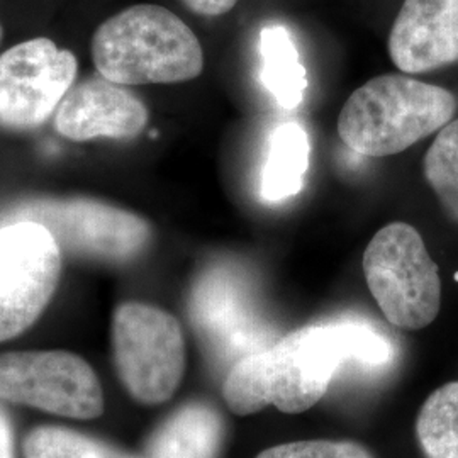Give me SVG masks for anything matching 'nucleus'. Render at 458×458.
Returning a JSON list of instances; mask_svg holds the SVG:
<instances>
[{
  "instance_id": "nucleus-17",
  "label": "nucleus",
  "mask_w": 458,
  "mask_h": 458,
  "mask_svg": "<svg viewBox=\"0 0 458 458\" xmlns=\"http://www.w3.org/2000/svg\"><path fill=\"white\" fill-rule=\"evenodd\" d=\"M423 174L443 209L458 223V119L442 128L428 148Z\"/></svg>"
},
{
  "instance_id": "nucleus-20",
  "label": "nucleus",
  "mask_w": 458,
  "mask_h": 458,
  "mask_svg": "<svg viewBox=\"0 0 458 458\" xmlns=\"http://www.w3.org/2000/svg\"><path fill=\"white\" fill-rule=\"evenodd\" d=\"M192 13L199 16L216 17L229 13L238 0H182Z\"/></svg>"
},
{
  "instance_id": "nucleus-10",
  "label": "nucleus",
  "mask_w": 458,
  "mask_h": 458,
  "mask_svg": "<svg viewBox=\"0 0 458 458\" xmlns=\"http://www.w3.org/2000/svg\"><path fill=\"white\" fill-rule=\"evenodd\" d=\"M77 75L72 51L48 38L16 45L0 56V124L33 130L62 104Z\"/></svg>"
},
{
  "instance_id": "nucleus-15",
  "label": "nucleus",
  "mask_w": 458,
  "mask_h": 458,
  "mask_svg": "<svg viewBox=\"0 0 458 458\" xmlns=\"http://www.w3.org/2000/svg\"><path fill=\"white\" fill-rule=\"evenodd\" d=\"M260 55L265 87L282 107L294 109L302 102L308 77L289 31L282 26L265 28L260 34Z\"/></svg>"
},
{
  "instance_id": "nucleus-14",
  "label": "nucleus",
  "mask_w": 458,
  "mask_h": 458,
  "mask_svg": "<svg viewBox=\"0 0 458 458\" xmlns=\"http://www.w3.org/2000/svg\"><path fill=\"white\" fill-rule=\"evenodd\" d=\"M310 166V140L295 124H282L272 134L270 153L262 175V196L267 200H282L295 196L304 185Z\"/></svg>"
},
{
  "instance_id": "nucleus-2",
  "label": "nucleus",
  "mask_w": 458,
  "mask_h": 458,
  "mask_svg": "<svg viewBox=\"0 0 458 458\" xmlns=\"http://www.w3.org/2000/svg\"><path fill=\"white\" fill-rule=\"evenodd\" d=\"M92 56L98 73L119 85L189 82L204 70L194 31L155 4L131 5L104 21L92 39Z\"/></svg>"
},
{
  "instance_id": "nucleus-19",
  "label": "nucleus",
  "mask_w": 458,
  "mask_h": 458,
  "mask_svg": "<svg viewBox=\"0 0 458 458\" xmlns=\"http://www.w3.org/2000/svg\"><path fill=\"white\" fill-rule=\"evenodd\" d=\"M257 458H374V455L357 442L306 440L270 446Z\"/></svg>"
},
{
  "instance_id": "nucleus-9",
  "label": "nucleus",
  "mask_w": 458,
  "mask_h": 458,
  "mask_svg": "<svg viewBox=\"0 0 458 458\" xmlns=\"http://www.w3.org/2000/svg\"><path fill=\"white\" fill-rule=\"evenodd\" d=\"M0 397L77 420L104 412L98 376L87 361L66 352L0 355Z\"/></svg>"
},
{
  "instance_id": "nucleus-4",
  "label": "nucleus",
  "mask_w": 458,
  "mask_h": 458,
  "mask_svg": "<svg viewBox=\"0 0 458 458\" xmlns=\"http://www.w3.org/2000/svg\"><path fill=\"white\" fill-rule=\"evenodd\" d=\"M363 276L394 327L418 331L437 319L442 304L438 265L414 226L397 221L378 229L363 253Z\"/></svg>"
},
{
  "instance_id": "nucleus-12",
  "label": "nucleus",
  "mask_w": 458,
  "mask_h": 458,
  "mask_svg": "<svg viewBox=\"0 0 458 458\" xmlns=\"http://www.w3.org/2000/svg\"><path fill=\"white\" fill-rule=\"evenodd\" d=\"M147 106L124 85L107 79H89L70 89L56 114V130L68 140H126L145 131Z\"/></svg>"
},
{
  "instance_id": "nucleus-3",
  "label": "nucleus",
  "mask_w": 458,
  "mask_h": 458,
  "mask_svg": "<svg viewBox=\"0 0 458 458\" xmlns=\"http://www.w3.org/2000/svg\"><path fill=\"white\" fill-rule=\"evenodd\" d=\"M457 109V98L443 87L408 75H380L346 98L338 134L361 157H393L440 131Z\"/></svg>"
},
{
  "instance_id": "nucleus-6",
  "label": "nucleus",
  "mask_w": 458,
  "mask_h": 458,
  "mask_svg": "<svg viewBox=\"0 0 458 458\" xmlns=\"http://www.w3.org/2000/svg\"><path fill=\"white\" fill-rule=\"evenodd\" d=\"M13 219L38 223L60 250L104 262H131L153 238L141 216L92 199H36L21 204Z\"/></svg>"
},
{
  "instance_id": "nucleus-13",
  "label": "nucleus",
  "mask_w": 458,
  "mask_h": 458,
  "mask_svg": "<svg viewBox=\"0 0 458 458\" xmlns=\"http://www.w3.org/2000/svg\"><path fill=\"white\" fill-rule=\"evenodd\" d=\"M225 435L223 416L213 406L191 403L155 429L145 458H219Z\"/></svg>"
},
{
  "instance_id": "nucleus-18",
  "label": "nucleus",
  "mask_w": 458,
  "mask_h": 458,
  "mask_svg": "<svg viewBox=\"0 0 458 458\" xmlns=\"http://www.w3.org/2000/svg\"><path fill=\"white\" fill-rule=\"evenodd\" d=\"M24 452L26 458H134L96 438L53 426L34 429Z\"/></svg>"
},
{
  "instance_id": "nucleus-22",
  "label": "nucleus",
  "mask_w": 458,
  "mask_h": 458,
  "mask_svg": "<svg viewBox=\"0 0 458 458\" xmlns=\"http://www.w3.org/2000/svg\"><path fill=\"white\" fill-rule=\"evenodd\" d=\"M0 41H2V26H0Z\"/></svg>"
},
{
  "instance_id": "nucleus-1",
  "label": "nucleus",
  "mask_w": 458,
  "mask_h": 458,
  "mask_svg": "<svg viewBox=\"0 0 458 458\" xmlns=\"http://www.w3.org/2000/svg\"><path fill=\"white\" fill-rule=\"evenodd\" d=\"M394 359L391 340L365 321L311 325L236 361L225 378L223 397L238 416L267 406L299 414L325 397L344 367L372 372L386 369Z\"/></svg>"
},
{
  "instance_id": "nucleus-11",
  "label": "nucleus",
  "mask_w": 458,
  "mask_h": 458,
  "mask_svg": "<svg viewBox=\"0 0 458 458\" xmlns=\"http://www.w3.org/2000/svg\"><path fill=\"white\" fill-rule=\"evenodd\" d=\"M389 55L411 75L457 64L458 0H404L394 19Z\"/></svg>"
},
{
  "instance_id": "nucleus-8",
  "label": "nucleus",
  "mask_w": 458,
  "mask_h": 458,
  "mask_svg": "<svg viewBox=\"0 0 458 458\" xmlns=\"http://www.w3.org/2000/svg\"><path fill=\"white\" fill-rule=\"evenodd\" d=\"M60 251L38 223L0 226V342L26 331L48 306L62 270Z\"/></svg>"
},
{
  "instance_id": "nucleus-16",
  "label": "nucleus",
  "mask_w": 458,
  "mask_h": 458,
  "mask_svg": "<svg viewBox=\"0 0 458 458\" xmlns=\"http://www.w3.org/2000/svg\"><path fill=\"white\" fill-rule=\"evenodd\" d=\"M416 435L426 458H458V382L445 384L426 399Z\"/></svg>"
},
{
  "instance_id": "nucleus-7",
  "label": "nucleus",
  "mask_w": 458,
  "mask_h": 458,
  "mask_svg": "<svg viewBox=\"0 0 458 458\" xmlns=\"http://www.w3.org/2000/svg\"><path fill=\"white\" fill-rule=\"evenodd\" d=\"M189 316L204 352L221 369L276 344L248 284L233 268L213 267L197 278Z\"/></svg>"
},
{
  "instance_id": "nucleus-5",
  "label": "nucleus",
  "mask_w": 458,
  "mask_h": 458,
  "mask_svg": "<svg viewBox=\"0 0 458 458\" xmlns=\"http://www.w3.org/2000/svg\"><path fill=\"white\" fill-rule=\"evenodd\" d=\"M115 367L124 387L143 404H162L181 386L185 340L179 321L157 306L124 302L113 321Z\"/></svg>"
},
{
  "instance_id": "nucleus-21",
  "label": "nucleus",
  "mask_w": 458,
  "mask_h": 458,
  "mask_svg": "<svg viewBox=\"0 0 458 458\" xmlns=\"http://www.w3.org/2000/svg\"><path fill=\"white\" fill-rule=\"evenodd\" d=\"M0 458H14L13 431L7 416L0 410Z\"/></svg>"
}]
</instances>
